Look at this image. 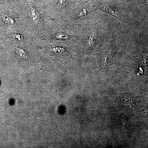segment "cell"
<instances>
[{"label":"cell","mask_w":148,"mask_h":148,"mask_svg":"<svg viewBox=\"0 0 148 148\" xmlns=\"http://www.w3.org/2000/svg\"><path fill=\"white\" fill-rule=\"evenodd\" d=\"M2 18L3 21L5 24H10V25H14L15 23L14 19L12 17L8 16V15H4L2 16Z\"/></svg>","instance_id":"4"},{"label":"cell","mask_w":148,"mask_h":148,"mask_svg":"<svg viewBox=\"0 0 148 148\" xmlns=\"http://www.w3.org/2000/svg\"><path fill=\"white\" fill-rule=\"evenodd\" d=\"M28 13L31 21L34 24H38L40 23V16L36 9L32 5L28 7Z\"/></svg>","instance_id":"1"},{"label":"cell","mask_w":148,"mask_h":148,"mask_svg":"<svg viewBox=\"0 0 148 148\" xmlns=\"http://www.w3.org/2000/svg\"><path fill=\"white\" fill-rule=\"evenodd\" d=\"M14 50L16 54L20 58L23 59H27L29 58V56L27 51L24 49L18 47H14Z\"/></svg>","instance_id":"2"},{"label":"cell","mask_w":148,"mask_h":148,"mask_svg":"<svg viewBox=\"0 0 148 148\" xmlns=\"http://www.w3.org/2000/svg\"><path fill=\"white\" fill-rule=\"evenodd\" d=\"M66 0H58V5L57 7L58 9L62 8L65 4H66Z\"/></svg>","instance_id":"6"},{"label":"cell","mask_w":148,"mask_h":148,"mask_svg":"<svg viewBox=\"0 0 148 148\" xmlns=\"http://www.w3.org/2000/svg\"><path fill=\"white\" fill-rule=\"evenodd\" d=\"M56 38L58 40H68L69 39V37L67 35L65 34L64 33H59L56 34Z\"/></svg>","instance_id":"5"},{"label":"cell","mask_w":148,"mask_h":148,"mask_svg":"<svg viewBox=\"0 0 148 148\" xmlns=\"http://www.w3.org/2000/svg\"><path fill=\"white\" fill-rule=\"evenodd\" d=\"M13 37L15 39L19 41H21V40L23 39V37L21 36V35L19 34H14Z\"/></svg>","instance_id":"7"},{"label":"cell","mask_w":148,"mask_h":148,"mask_svg":"<svg viewBox=\"0 0 148 148\" xmlns=\"http://www.w3.org/2000/svg\"><path fill=\"white\" fill-rule=\"evenodd\" d=\"M51 51L53 53L59 54L66 53L67 52L66 49L61 47L52 46L51 48Z\"/></svg>","instance_id":"3"}]
</instances>
